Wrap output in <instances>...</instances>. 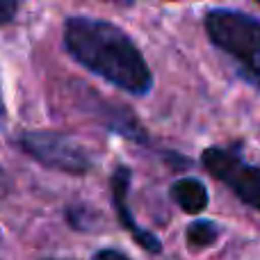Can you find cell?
I'll return each instance as SVG.
<instances>
[{"label": "cell", "instance_id": "obj_1", "mask_svg": "<svg viewBox=\"0 0 260 260\" xmlns=\"http://www.w3.org/2000/svg\"><path fill=\"white\" fill-rule=\"evenodd\" d=\"M62 41L73 62L108 85L130 96L151 94V67L123 27L103 18L71 16L64 21Z\"/></svg>", "mask_w": 260, "mask_h": 260}, {"label": "cell", "instance_id": "obj_2", "mask_svg": "<svg viewBox=\"0 0 260 260\" xmlns=\"http://www.w3.org/2000/svg\"><path fill=\"white\" fill-rule=\"evenodd\" d=\"M203 27L219 53H224L240 76L260 91V21L256 16L231 7L208 9Z\"/></svg>", "mask_w": 260, "mask_h": 260}, {"label": "cell", "instance_id": "obj_3", "mask_svg": "<svg viewBox=\"0 0 260 260\" xmlns=\"http://www.w3.org/2000/svg\"><path fill=\"white\" fill-rule=\"evenodd\" d=\"M21 148L39 165L69 176H87L94 169V157L73 137L55 130H27L18 137Z\"/></svg>", "mask_w": 260, "mask_h": 260}, {"label": "cell", "instance_id": "obj_4", "mask_svg": "<svg viewBox=\"0 0 260 260\" xmlns=\"http://www.w3.org/2000/svg\"><path fill=\"white\" fill-rule=\"evenodd\" d=\"M201 165L208 174L231 189L244 206L260 212V167L247 162L224 146H208L201 153Z\"/></svg>", "mask_w": 260, "mask_h": 260}, {"label": "cell", "instance_id": "obj_5", "mask_svg": "<svg viewBox=\"0 0 260 260\" xmlns=\"http://www.w3.org/2000/svg\"><path fill=\"white\" fill-rule=\"evenodd\" d=\"M130 183H133V169L128 165H117L110 176V194H112V206L117 210V219L123 229L133 235V240L148 253H162V242L157 235H153L151 231L142 229L135 221L133 212L128 206V192H130Z\"/></svg>", "mask_w": 260, "mask_h": 260}, {"label": "cell", "instance_id": "obj_6", "mask_svg": "<svg viewBox=\"0 0 260 260\" xmlns=\"http://www.w3.org/2000/svg\"><path fill=\"white\" fill-rule=\"evenodd\" d=\"M87 94H89V101H91V108H89L91 117L99 119L105 128L117 133V135H121V137H126V139H133V142L148 144L146 128L142 126L139 117L128 108V105L112 103L110 99L99 96L96 91H87Z\"/></svg>", "mask_w": 260, "mask_h": 260}, {"label": "cell", "instance_id": "obj_7", "mask_svg": "<svg viewBox=\"0 0 260 260\" xmlns=\"http://www.w3.org/2000/svg\"><path fill=\"white\" fill-rule=\"evenodd\" d=\"M169 197L187 215H199L210 203V192H208L206 183L194 178V176H185V178L174 180L169 187Z\"/></svg>", "mask_w": 260, "mask_h": 260}, {"label": "cell", "instance_id": "obj_8", "mask_svg": "<svg viewBox=\"0 0 260 260\" xmlns=\"http://www.w3.org/2000/svg\"><path fill=\"white\" fill-rule=\"evenodd\" d=\"M224 229L217 221L210 219H197L185 229V242L189 249H208L221 238Z\"/></svg>", "mask_w": 260, "mask_h": 260}, {"label": "cell", "instance_id": "obj_9", "mask_svg": "<svg viewBox=\"0 0 260 260\" xmlns=\"http://www.w3.org/2000/svg\"><path fill=\"white\" fill-rule=\"evenodd\" d=\"M67 221L76 231H91L96 224V212L87 206H71L67 208Z\"/></svg>", "mask_w": 260, "mask_h": 260}, {"label": "cell", "instance_id": "obj_10", "mask_svg": "<svg viewBox=\"0 0 260 260\" xmlns=\"http://www.w3.org/2000/svg\"><path fill=\"white\" fill-rule=\"evenodd\" d=\"M18 12V0H0V25L9 23Z\"/></svg>", "mask_w": 260, "mask_h": 260}, {"label": "cell", "instance_id": "obj_11", "mask_svg": "<svg viewBox=\"0 0 260 260\" xmlns=\"http://www.w3.org/2000/svg\"><path fill=\"white\" fill-rule=\"evenodd\" d=\"M91 260H130V258L123 251H119V249H99L91 256Z\"/></svg>", "mask_w": 260, "mask_h": 260}, {"label": "cell", "instance_id": "obj_12", "mask_svg": "<svg viewBox=\"0 0 260 260\" xmlns=\"http://www.w3.org/2000/svg\"><path fill=\"white\" fill-rule=\"evenodd\" d=\"M110 3H117V5H123V7H133L135 0H110Z\"/></svg>", "mask_w": 260, "mask_h": 260}, {"label": "cell", "instance_id": "obj_13", "mask_svg": "<svg viewBox=\"0 0 260 260\" xmlns=\"http://www.w3.org/2000/svg\"><path fill=\"white\" fill-rule=\"evenodd\" d=\"M3 110H5V108H3V96H0V114H3Z\"/></svg>", "mask_w": 260, "mask_h": 260}, {"label": "cell", "instance_id": "obj_14", "mask_svg": "<svg viewBox=\"0 0 260 260\" xmlns=\"http://www.w3.org/2000/svg\"><path fill=\"white\" fill-rule=\"evenodd\" d=\"M46 260H57V258H46Z\"/></svg>", "mask_w": 260, "mask_h": 260}, {"label": "cell", "instance_id": "obj_15", "mask_svg": "<svg viewBox=\"0 0 260 260\" xmlns=\"http://www.w3.org/2000/svg\"><path fill=\"white\" fill-rule=\"evenodd\" d=\"M253 3H258V5H260V0H253Z\"/></svg>", "mask_w": 260, "mask_h": 260}]
</instances>
